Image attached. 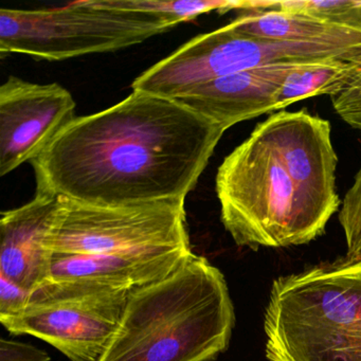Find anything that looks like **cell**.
I'll return each mask as SVG.
<instances>
[{
    "label": "cell",
    "mask_w": 361,
    "mask_h": 361,
    "mask_svg": "<svg viewBox=\"0 0 361 361\" xmlns=\"http://www.w3.org/2000/svg\"><path fill=\"white\" fill-rule=\"evenodd\" d=\"M346 240L345 259L361 263V166L344 195L338 214Z\"/></svg>",
    "instance_id": "cell-19"
},
{
    "label": "cell",
    "mask_w": 361,
    "mask_h": 361,
    "mask_svg": "<svg viewBox=\"0 0 361 361\" xmlns=\"http://www.w3.org/2000/svg\"><path fill=\"white\" fill-rule=\"evenodd\" d=\"M314 63L329 62L279 63L249 69L202 84L175 100L226 132L240 122L276 113V94L287 75Z\"/></svg>",
    "instance_id": "cell-12"
},
{
    "label": "cell",
    "mask_w": 361,
    "mask_h": 361,
    "mask_svg": "<svg viewBox=\"0 0 361 361\" xmlns=\"http://www.w3.org/2000/svg\"><path fill=\"white\" fill-rule=\"evenodd\" d=\"M172 28L157 16L115 9L104 0L44 9H1L0 54L64 61L126 49Z\"/></svg>",
    "instance_id": "cell-5"
},
{
    "label": "cell",
    "mask_w": 361,
    "mask_h": 361,
    "mask_svg": "<svg viewBox=\"0 0 361 361\" xmlns=\"http://www.w3.org/2000/svg\"><path fill=\"white\" fill-rule=\"evenodd\" d=\"M346 62L314 63L291 71L276 92L278 111L310 97L327 96L331 85L341 77Z\"/></svg>",
    "instance_id": "cell-16"
},
{
    "label": "cell",
    "mask_w": 361,
    "mask_h": 361,
    "mask_svg": "<svg viewBox=\"0 0 361 361\" xmlns=\"http://www.w3.org/2000/svg\"><path fill=\"white\" fill-rule=\"evenodd\" d=\"M264 331L269 361H361V263L343 257L274 280Z\"/></svg>",
    "instance_id": "cell-3"
},
{
    "label": "cell",
    "mask_w": 361,
    "mask_h": 361,
    "mask_svg": "<svg viewBox=\"0 0 361 361\" xmlns=\"http://www.w3.org/2000/svg\"><path fill=\"white\" fill-rule=\"evenodd\" d=\"M31 290L0 276V318L22 312L30 299Z\"/></svg>",
    "instance_id": "cell-20"
},
{
    "label": "cell",
    "mask_w": 361,
    "mask_h": 361,
    "mask_svg": "<svg viewBox=\"0 0 361 361\" xmlns=\"http://www.w3.org/2000/svg\"><path fill=\"white\" fill-rule=\"evenodd\" d=\"M192 255L191 248L147 249L94 255H63L49 251L44 282L134 291L168 278Z\"/></svg>",
    "instance_id": "cell-11"
},
{
    "label": "cell",
    "mask_w": 361,
    "mask_h": 361,
    "mask_svg": "<svg viewBox=\"0 0 361 361\" xmlns=\"http://www.w3.org/2000/svg\"><path fill=\"white\" fill-rule=\"evenodd\" d=\"M224 134L176 100L133 90L75 118L31 162L37 191L99 206L187 198Z\"/></svg>",
    "instance_id": "cell-1"
},
{
    "label": "cell",
    "mask_w": 361,
    "mask_h": 361,
    "mask_svg": "<svg viewBox=\"0 0 361 361\" xmlns=\"http://www.w3.org/2000/svg\"><path fill=\"white\" fill-rule=\"evenodd\" d=\"M253 132L274 151L304 202L327 225L341 204L329 121L305 109L280 111L257 123Z\"/></svg>",
    "instance_id": "cell-9"
},
{
    "label": "cell",
    "mask_w": 361,
    "mask_h": 361,
    "mask_svg": "<svg viewBox=\"0 0 361 361\" xmlns=\"http://www.w3.org/2000/svg\"><path fill=\"white\" fill-rule=\"evenodd\" d=\"M360 54L335 46L259 39L229 23L190 39L149 67L133 82L132 90L175 100L202 84L249 69L279 63L348 61Z\"/></svg>",
    "instance_id": "cell-6"
},
{
    "label": "cell",
    "mask_w": 361,
    "mask_h": 361,
    "mask_svg": "<svg viewBox=\"0 0 361 361\" xmlns=\"http://www.w3.org/2000/svg\"><path fill=\"white\" fill-rule=\"evenodd\" d=\"M235 323L225 276L193 255L164 280L132 291L98 361H212Z\"/></svg>",
    "instance_id": "cell-2"
},
{
    "label": "cell",
    "mask_w": 361,
    "mask_h": 361,
    "mask_svg": "<svg viewBox=\"0 0 361 361\" xmlns=\"http://www.w3.org/2000/svg\"><path fill=\"white\" fill-rule=\"evenodd\" d=\"M0 361H51L49 355L32 344L0 340Z\"/></svg>",
    "instance_id": "cell-21"
},
{
    "label": "cell",
    "mask_w": 361,
    "mask_h": 361,
    "mask_svg": "<svg viewBox=\"0 0 361 361\" xmlns=\"http://www.w3.org/2000/svg\"><path fill=\"white\" fill-rule=\"evenodd\" d=\"M132 291L44 282L26 307L0 322L13 335L47 342L71 361H98L119 326Z\"/></svg>",
    "instance_id": "cell-8"
},
{
    "label": "cell",
    "mask_w": 361,
    "mask_h": 361,
    "mask_svg": "<svg viewBox=\"0 0 361 361\" xmlns=\"http://www.w3.org/2000/svg\"><path fill=\"white\" fill-rule=\"evenodd\" d=\"M268 9L304 14L331 24L341 25L350 28H361L360 0L271 1Z\"/></svg>",
    "instance_id": "cell-18"
},
{
    "label": "cell",
    "mask_w": 361,
    "mask_h": 361,
    "mask_svg": "<svg viewBox=\"0 0 361 361\" xmlns=\"http://www.w3.org/2000/svg\"><path fill=\"white\" fill-rule=\"evenodd\" d=\"M327 96L340 119L361 133V54L346 62Z\"/></svg>",
    "instance_id": "cell-17"
},
{
    "label": "cell",
    "mask_w": 361,
    "mask_h": 361,
    "mask_svg": "<svg viewBox=\"0 0 361 361\" xmlns=\"http://www.w3.org/2000/svg\"><path fill=\"white\" fill-rule=\"evenodd\" d=\"M75 109L60 84L8 78L0 87V176L39 157L77 118Z\"/></svg>",
    "instance_id": "cell-10"
},
{
    "label": "cell",
    "mask_w": 361,
    "mask_h": 361,
    "mask_svg": "<svg viewBox=\"0 0 361 361\" xmlns=\"http://www.w3.org/2000/svg\"><path fill=\"white\" fill-rule=\"evenodd\" d=\"M59 196L37 191L33 200L0 217V276L32 291L45 280L49 251L44 247Z\"/></svg>",
    "instance_id": "cell-13"
},
{
    "label": "cell",
    "mask_w": 361,
    "mask_h": 361,
    "mask_svg": "<svg viewBox=\"0 0 361 361\" xmlns=\"http://www.w3.org/2000/svg\"><path fill=\"white\" fill-rule=\"evenodd\" d=\"M104 3L115 9L157 16L174 27L209 12L224 13L233 9L245 11L253 7V1L229 0H104Z\"/></svg>",
    "instance_id": "cell-15"
},
{
    "label": "cell",
    "mask_w": 361,
    "mask_h": 361,
    "mask_svg": "<svg viewBox=\"0 0 361 361\" xmlns=\"http://www.w3.org/2000/svg\"><path fill=\"white\" fill-rule=\"evenodd\" d=\"M215 191L221 223L240 247L299 246L316 240L326 228L255 132L223 160Z\"/></svg>",
    "instance_id": "cell-4"
},
{
    "label": "cell",
    "mask_w": 361,
    "mask_h": 361,
    "mask_svg": "<svg viewBox=\"0 0 361 361\" xmlns=\"http://www.w3.org/2000/svg\"><path fill=\"white\" fill-rule=\"evenodd\" d=\"M44 247L63 255L191 248L185 198L99 206L59 196Z\"/></svg>",
    "instance_id": "cell-7"
},
{
    "label": "cell",
    "mask_w": 361,
    "mask_h": 361,
    "mask_svg": "<svg viewBox=\"0 0 361 361\" xmlns=\"http://www.w3.org/2000/svg\"><path fill=\"white\" fill-rule=\"evenodd\" d=\"M231 23L240 32L259 39L361 50V28L331 24L304 14L246 10Z\"/></svg>",
    "instance_id": "cell-14"
}]
</instances>
